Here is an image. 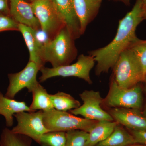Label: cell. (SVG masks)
<instances>
[{
    "label": "cell",
    "mask_w": 146,
    "mask_h": 146,
    "mask_svg": "<svg viewBox=\"0 0 146 146\" xmlns=\"http://www.w3.org/2000/svg\"><path fill=\"white\" fill-rule=\"evenodd\" d=\"M32 140L29 137L13 133L6 127L0 137V146H31Z\"/></svg>",
    "instance_id": "cell-21"
},
{
    "label": "cell",
    "mask_w": 146,
    "mask_h": 146,
    "mask_svg": "<svg viewBox=\"0 0 146 146\" xmlns=\"http://www.w3.org/2000/svg\"><path fill=\"white\" fill-rule=\"evenodd\" d=\"M74 38L66 27L54 38L42 45L39 56L44 64L49 62L52 68L70 65L77 56Z\"/></svg>",
    "instance_id": "cell-2"
},
{
    "label": "cell",
    "mask_w": 146,
    "mask_h": 146,
    "mask_svg": "<svg viewBox=\"0 0 146 146\" xmlns=\"http://www.w3.org/2000/svg\"><path fill=\"white\" fill-rule=\"evenodd\" d=\"M128 49L130 50L141 65L145 78L146 76V40L137 38Z\"/></svg>",
    "instance_id": "cell-23"
},
{
    "label": "cell",
    "mask_w": 146,
    "mask_h": 146,
    "mask_svg": "<svg viewBox=\"0 0 146 146\" xmlns=\"http://www.w3.org/2000/svg\"><path fill=\"white\" fill-rule=\"evenodd\" d=\"M110 1H112V0H110ZM112 1H115L120 2L123 3L125 4L126 5H129L130 4V0H112Z\"/></svg>",
    "instance_id": "cell-28"
},
{
    "label": "cell",
    "mask_w": 146,
    "mask_h": 146,
    "mask_svg": "<svg viewBox=\"0 0 146 146\" xmlns=\"http://www.w3.org/2000/svg\"><path fill=\"white\" fill-rule=\"evenodd\" d=\"M44 111L22 112L13 115L17 124L11 129L13 133L28 136L39 144L40 138L49 131L43 122Z\"/></svg>",
    "instance_id": "cell-8"
},
{
    "label": "cell",
    "mask_w": 146,
    "mask_h": 146,
    "mask_svg": "<svg viewBox=\"0 0 146 146\" xmlns=\"http://www.w3.org/2000/svg\"><path fill=\"white\" fill-rule=\"evenodd\" d=\"M143 102L142 89L138 84L130 88H122L113 79L107 96L102 103L111 108H123L140 110L142 108Z\"/></svg>",
    "instance_id": "cell-6"
},
{
    "label": "cell",
    "mask_w": 146,
    "mask_h": 146,
    "mask_svg": "<svg viewBox=\"0 0 146 146\" xmlns=\"http://www.w3.org/2000/svg\"><path fill=\"white\" fill-rule=\"evenodd\" d=\"M41 68L36 63L29 61L26 67L18 73L8 74L9 84L5 96L13 99L18 92L26 88L29 93L38 82L36 76Z\"/></svg>",
    "instance_id": "cell-10"
},
{
    "label": "cell",
    "mask_w": 146,
    "mask_h": 146,
    "mask_svg": "<svg viewBox=\"0 0 146 146\" xmlns=\"http://www.w3.org/2000/svg\"><path fill=\"white\" fill-rule=\"evenodd\" d=\"M9 14L18 24H23L36 31L41 30L38 19L35 15L31 3L25 0H9Z\"/></svg>",
    "instance_id": "cell-13"
},
{
    "label": "cell",
    "mask_w": 146,
    "mask_h": 146,
    "mask_svg": "<svg viewBox=\"0 0 146 146\" xmlns=\"http://www.w3.org/2000/svg\"><path fill=\"white\" fill-rule=\"evenodd\" d=\"M113 69V79L122 88H131L145 80L141 65L129 49L121 54Z\"/></svg>",
    "instance_id": "cell-3"
},
{
    "label": "cell",
    "mask_w": 146,
    "mask_h": 146,
    "mask_svg": "<svg viewBox=\"0 0 146 146\" xmlns=\"http://www.w3.org/2000/svg\"><path fill=\"white\" fill-rule=\"evenodd\" d=\"M65 146H85L89 133L84 131L76 129L66 132Z\"/></svg>",
    "instance_id": "cell-24"
},
{
    "label": "cell",
    "mask_w": 146,
    "mask_h": 146,
    "mask_svg": "<svg viewBox=\"0 0 146 146\" xmlns=\"http://www.w3.org/2000/svg\"><path fill=\"white\" fill-rule=\"evenodd\" d=\"M96 62L93 56L81 54L77 61L73 64L63 65L56 68H48L43 67L40 71L42 75L39 77L40 82H44L48 79L56 76L76 77L83 79L89 84L92 83L90 73Z\"/></svg>",
    "instance_id": "cell-5"
},
{
    "label": "cell",
    "mask_w": 146,
    "mask_h": 146,
    "mask_svg": "<svg viewBox=\"0 0 146 146\" xmlns=\"http://www.w3.org/2000/svg\"><path fill=\"white\" fill-rule=\"evenodd\" d=\"M143 16L144 19H146V4H143Z\"/></svg>",
    "instance_id": "cell-29"
},
{
    "label": "cell",
    "mask_w": 146,
    "mask_h": 146,
    "mask_svg": "<svg viewBox=\"0 0 146 146\" xmlns=\"http://www.w3.org/2000/svg\"><path fill=\"white\" fill-rule=\"evenodd\" d=\"M127 146H146V145H142V144L135 143L132 145H129Z\"/></svg>",
    "instance_id": "cell-30"
},
{
    "label": "cell",
    "mask_w": 146,
    "mask_h": 146,
    "mask_svg": "<svg viewBox=\"0 0 146 146\" xmlns=\"http://www.w3.org/2000/svg\"><path fill=\"white\" fill-rule=\"evenodd\" d=\"M140 110L115 108L109 113L118 123L130 130H146V117Z\"/></svg>",
    "instance_id": "cell-11"
},
{
    "label": "cell",
    "mask_w": 146,
    "mask_h": 146,
    "mask_svg": "<svg viewBox=\"0 0 146 146\" xmlns=\"http://www.w3.org/2000/svg\"><path fill=\"white\" fill-rule=\"evenodd\" d=\"M130 132L136 143L146 145V130H130Z\"/></svg>",
    "instance_id": "cell-26"
},
{
    "label": "cell",
    "mask_w": 146,
    "mask_h": 146,
    "mask_svg": "<svg viewBox=\"0 0 146 146\" xmlns=\"http://www.w3.org/2000/svg\"><path fill=\"white\" fill-rule=\"evenodd\" d=\"M83 103L76 109L72 110L69 112L74 115H81L87 119L94 121L114 120L109 113L102 109L100 105L104 99L100 92L93 90H86L80 94Z\"/></svg>",
    "instance_id": "cell-9"
},
{
    "label": "cell",
    "mask_w": 146,
    "mask_h": 146,
    "mask_svg": "<svg viewBox=\"0 0 146 146\" xmlns=\"http://www.w3.org/2000/svg\"><path fill=\"white\" fill-rule=\"evenodd\" d=\"M136 143L130 132L118 123L113 132L104 141L95 146H127Z\"/></svg>",
    "instance_id": "cell-18"
},
{
    "label": "cell",
    "mask_w": 146,
    "mask_h": 146,
    "mask_svg": "<svg viewBox=\"0 0 146 146\" xmlns=\"http://www.w3.org/2000/svg\"><path fill=\"white\" fill-rule=\"evenodd\" d=\"M8 1L9 0H0V13L10 15Z\"/></svg>",
    "instance_id": "cell-27"
},
{
    "label": "cell",
    "mask_w": 146,
    "mask_h": 146,
    "mask_svg": "<svg viewBox=\"0 0 146 146\" xmlns=\"http://www.w3.org/2000/svg\"><path fill=\"white\" fill-rule=\"evenodd\" d=\"M18 31L22 33L28 49L29 53V61L35 62L41 68L44 67V64L39 56V52L42 44L36 38V31L25 25L19 24Z\"/></svg>",
    "instance_id": "cell-16"
},
{
    "label": "cell",
    "mask_w": 146,
    "mask_h": 146,
    "mask_svg": "<svg viewBox=\"0 0 146 146\" xmlns=\"http://www.w3.org/2000/svg\"><path fill=\"white\" fill-rule=\"evenodd\" d=\"M22 112H33L25 102L7 98L0 92V115L4 117L7 127L13 126V115Z\"/></svg>",
    "instance_id": "cell-15"
},
{
    "label": "cell",
    "mask_w": 146,
    "mask_h": 146,
    "mask_svg": "<svg viewBox=\"0 0 146 146\" xmlns=\"http://www.w3.org/2000/svg\"><path fill=\"white\" fill-rule=\"evenodd\" d=\"M143 114L144 116H145V117H146V105L145 106V109H144L143 112Z\"/></svg>",
    "instance_id": "cell-31"
},
{
    "label": "cell",
    "mask_w": 146,
    "mask_h": 146,
    "mask_svg": "<svg viewBox=\"0 0 146 146\" xmlns=\"http://www.w3.org/2000/svg\"><path fill=\"white\" fill-rule=\"evenodd\" d=\"M77 16L80 22L82 34L96 17L103 0H73Z\"/></svg>",
    "instance_id": "cell-14"
},
{
    "label": "cell",
    "mask_w": 146,
    "mask_h": 146,
    "mask_svg": "<svg viewBox=\"0 0 146 146\" xmlns=\"http://www.w3.org/2000/svg\"><path fill=\"white\" fill-rule=\"evenodd\" d=\"M118 123L115 121H98L88 132L85 146H95L104 141L113 132Z\"/></svg>",
    "instance_id": "cell-17"
},
{
    "label": "cell",
    "mask_w": 146,
    "mask_h": 146,
    "mask_svg": "<svg viewBox=\"0 0 146 146\" xmlns=\"http://www.w3.org/2000/svg\"><path fill=\"white\" fill-rule=\"evenodd\" d=\"M66 141V132L49 131L42 135L39 144L41 146H65Z\"/></svg>",
    "instance_id": "cell-22"
},
{
    "label": "cell",
    "mask_w": 146,
    "mask_h": 146,
    "mask_svg": "<svg viewBox=\"0 0 146 146\" xmlns=\"http://www.w3.org/2000/svg\"><path fill=\"white\" fill-rule=\"evenodd\" d=\"M50 98L54 108L58 111L67 112L81 106L79 101L64 92H58L55 94H50Z\"/></svg>",
    "instance_id": "cell-20"
},
{
    "label": "cell",
    "mask_w": 146,
    "mask_h": 146,
    "mask_svg": "<svg viewBox=\"0 0 146 146\" xmlns=\"http://www.w3.org/2000/svg\"><path fill=\"white\" fill-rule=\"evenodd\" d=\"M55 10L65 22L75 39L82 35L80 22L76 13L73 0H51Z\"/></svg>",
    "instance_id": "cell-12"
},
{
    "label": "cell",
    "mask_w": 146,
    "mask_h": 146,
    "mask_svg": "<svg viewBox=\"0 0 146 146\" xmlns=\"http://www.w3.org/2000/svg\"><path fill=\"white\" fill-rule=\"evenodd\" d=\"M98 121L78 117L70 112L54 108L44 112L43 122L49 131H64L79 129L89 132Z\"/></svg>",
    "instance_id": "cell-4"
},
{
    "label": "cell",
    "mask_w": 146,
    "mask_h": 146,
    "mask_svg": "<svg viewBox=\"0 0 146 146\" xmlns=\"http://www.w3.org/2000/svg\"><path fill=\"white\" fill-rule=\"evenodd\" d=\"M18 23L10 15L0 13V32L7 30L18 31Z\"/></svg>",
    "instance_id": "cell-25"
},
{
    "label": "cell",
    "mask_w": 146,
    "mask_h": 146,
    "mask_svg": "<svg viewBox=\"0 0 146 146\" xmlns=\"http://www.w3.org/2000/svg\"><path fill=\"white\" fill-rule=\"evenodd\" d=\"M28 1H30L31 2V3L32 2H33V1H34V0H28Z\"/></svg>",
    "instance_id": "cell-34"
},
{
    "label": "cell",
    "mask_w": 146,
    "mask_h": 146,
    "mask_svg": "<svg viewBox=\"0 0 146 146\" xmlns=\"http://www.w3.org/2000/svg\"><path fill=\"white\" fill-rule=\"evenodd\" d=\"M143 6L142 0H136L132 9L119 21L117 31L112 42L105 46L89 52L96 63L97 76L108 73L114 68L121 54L138 38L136 31L143 20Z\"/></svg>",
    "instance_id": "cell-1"
},
{
    "label": "cell",
    "mask_w": 146,
    "mask_h": 146,
    "mask_svg": "<svg viewBox=\"0 0 146 146\" xmlns=\"http://www.w3.org/2000/svg\"><path fill=\"white\" fill-rule=\"evenodd\" d=\"M144 82H145V91H146V76Z\"/></svg>",
    "instance_id": "cell-33"
},
{
    "label": "cell",
    "mask_w": 146,
    "mask_h": 146,
    "mask_svg": "<svg viewBox=\"0 0 146 146\" xmlns=\"http://www.w3.org/2000/svg\"><path fill=\"white\" fill-rule=\"evenodd\" d=\"M32 102L29 108L32 112L37 110H42L44 112L53 109L52 103L46 89L37 82L32 90Z\"/></svg>",
    "instance_id": "cell-19"
},
{
    "label": "cell",
    "mask_w": 146,
    "mask_h": 146,
    "mask_svg": "<svg viewBox=\"0 0 146 146\" xmlns=\"http://www.w3.org/2000/svg\"><path fill=\"white\" fill-rule=\"evenodd\" d=\"M143 4H146V0H142Z\"/></svg>",
    "instance_id": "cell-32"
},
{
    "label": "cell",
    "mask_w": 146,
    "mask_h": 146,
    "mask_svg": "<svg viewBox=\"0 0 146 146\" xmlns=\"http://www.w3.org/2000/svg\"><path fill=\"white\" fill-rule=\"evenodd\" d=\"M31 3L41 29L50 40L53 39L66 27L65 22L55 10L51 0H34Z\"/></svg>",
    "instance_id": "cell-7"
}]
</instances>
